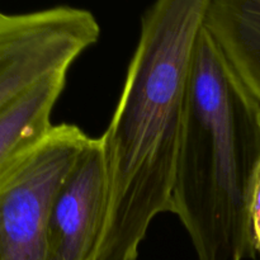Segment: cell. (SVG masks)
Segmentation results:
<instances>
[{
  "instance_id": "1",
  "label": "cell",
  "mask_w": 260,
  "mask_h": 260,
  "mask_svg": "<svg viewBox=\"0 0 260 260\" xmlns=\"http://www.w3.org/2000/svg\"><path fill=\"white\" fill-rule=\"evenodd\" d=\"M212 0H156L108 128L101 137L108 205L95 260H136L157 215L172 211L196 43Z\"/></svg>"
},
{
  "instance_id": "2",
  "label": "cell",
  "mask_w": 260,
  "mask_h": 260,
  "mask_svg": "<svg viewBox=\"0 0 260 260\" xmlns=\"http://www.w3.org/2000/svg\"><path fill=\"white\" fill-rule=\"evenodd\" d=\"M260 161V102L210 33L196 43L172 211L198 260L254 258L248 198Z\"/></svg>"
},
{
  "instance_id": "3",
  "label": "cell",
  "mask_w": 260,
  "mask_h": 260,
  "mask_svg": "<svg viewBox=\"0 0 260 260\" xmlns=\"http://www.w3.org/2000/svg\"><path fill=\"white\" fill-rule=\"evenodd\" d=\"M89 140L74 124H53L0 182V260H47L53 198Z\"/></svg>"
},
{
  "instance_id": "4",
  "label": "cell",
  "mask_w": 260,
  "mask_h": 260,
  "mask_svg": "<svg viewBox=\"0 0 260 260\" xmlns=\"http://www.w3.org/2000/svg\"><path fill=\"white\" fill-rule=\"evenodd\" d=\"M99 35L94 15L79 8L0 13V111L48 76L69 71Z\"/></svg>"
},
{
  "instance_id": "5",
  "label": "cell",
  "mask_w": 260,
  "mask_h": 260,
  "mask_svg": "<svg viewBox=\"0 0 260 260\" xmlns=\"http://www.w3.org/2000/svg\"><path fill=\"white\" fill-rule=\"evenodd\" d=\"M108 205L101 137L91 139L58 188L47 226V260H95Z\"/></svg>"
},
{
  "instance_id": "6",
  "label": "cell",
  "mask_w": 260,
  "mask_h": 260,
  "mask_svg": "<svg viewBox=\"0 0 260 260\" xmlns=\"http://www.w3.org/2000/svg\"><path fill=\"white\" fill-rule=\"evenodd\" d=\"M66 76L68 71L48 76L0 111V182L51 131Z\"/></svg>"
},
{
  "instance_id": "7",
  "label": "cell",
  "mask_w": 260,
  "mask_h": 260,
  "mask_svg": "<svg viewBox=\"0 0 260 260\" xmlns=\"http://www.w3.org/2000/svg\"><path fill=\"white\" fill-rule=\"evenodd\" d=\"M203 27L260 102V0H212Z\"/></svg>"
},
{
  "instance_id": "8",
  "label": "cell",
  "mask_w": 260,
  "mask_h": 260,
  "mask_svg": "<svg viewBox=\"0 0 260 260\" xmlns=\"http://www.w3.org/2000/svg\"><path fill=\"white\" fill-rule=\"evenodd\" d=\"M249 238L254 253L260 255V161L251 179L248 198Z\"/></svg>"
}]
</instances>
